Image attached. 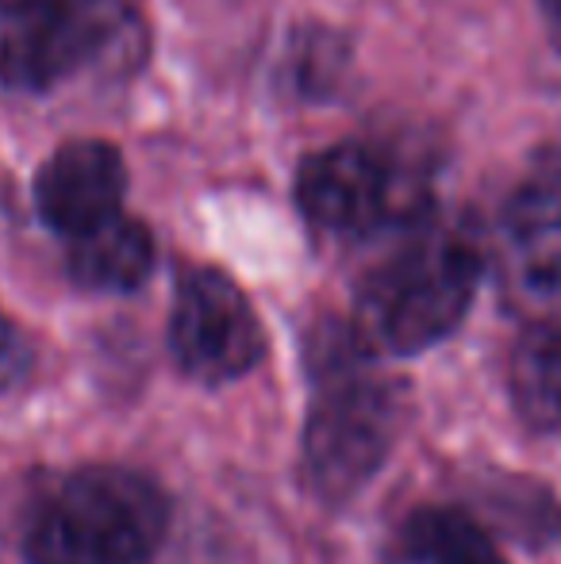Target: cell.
Instances as JSON below:
<instances>
[{"mask_svg":"<svg viewBox=\"0 0 561 564\" xmlns=\"http://www.w3.org/2000/svg\"><path fill=\"white\" fill-rule=\"evenodd\" d=\"M511 403L539 434L561 431V330L531 327L511 354Z\"/></svg>","mask_w":561,"mask_h":564,"instance_id":"cell-11","label":"cell"},{"mask_svg":"<svg viewBox=\"0 0 561 564\" xmlns=\"http://www.w3.org/2000/svg\"><path fill=\"white\" fill-rule=\"evenodd\" d=\"M170 354L201 384H227L255 369L262 357V323L247 292L219 269L188 265L173 292Z\"/></svg>","mask_w":561,"mask_h":564,"instance_id":"cell-6","label":"cell"},{"mask_svg":"<svg viewBox=\"0 0 561 564\" xmlns=\"http://www.w3.org/2000/svg\"><path fill=\"white\" fill-rule=\"evenodd\" d=\"M66 269L77 289L136 292L154 269V235L142 219L116 216L108 224L69 238Z\"/></svg>","mask_w":561,"mask_h":564,"instance_id":"cell-9","label":"cell"},{"mask_svg":"<svg viewBox=\"0 0 561 564\" xmlns=\"http://www.w3.org/2000/svg\"><path fill=\"white\" fill-rule=\"evenodd\" d=\"M500 253V284L511 312L539 330H561V181H527L508 196Z\"/></svg>","mask_w":561,"mask_h":564,"instance_id":"cell-7","label":"cell"},{"mask_svg":"<svg viewBox=\"0 0 561 564\" xmlns=\"http://www.w3.org/2000/svg\"><path fill=\"white\" fill-rule=\"evenodd\" d=\"M147 0H0V85L43 97L136 51Z\"/></svg>","mask_w":561,"mask_h":564,"instance_id":"cell-4","label":"cell"},{"mask_svg":"<svg viewBox=\"0 0 561 564\" xmlns=\"http://www.w3.org/2000/svg\"><path fill=\"white\" fill-rule=\"evenodd\" d=\"M547 4V20H550V28L558 31V39H561V0H542Z\"/></svg>","mask_w":561,"mask_h":564,"instance_id":"cell-13","label":"cell"},{"mask_svg":"<svg viewBox=\"0 0 561 564\" xmlns=\"http://www.w3.org/2000/svg\"><path fill=\"white\" fill-rule=\"evenodd\" d=\"M170 527V503L131 468H77L31 514L28 564H150Z\"/></svg>","mask_w":561,"mask_h":564,"instance_id":"cell-3","label":"cell"},{"mask_svg":"<svg viewBox=\"0 0 561 564\" xmlns=\"http://www.w3.org/2000/svg\"><path fill=\"white\" fill-rule=\"evenodd\" d=\"M31 365L28 341L20 338V330L8 323V315L0 312V392H8L12 384H20L23 372Z\"/></svg>","mask_w":561,"mask_h":564,"instance_id":"cell-12","label":"cell"},{"mask_svg":"<svg viewBox=\"0 0 561 564\" xmlns=\"http://www.w3.org/2000/svg\"><path fill=\"white\" fill-rule=\"evenodd\" d=\"M31 196H35L39 219L69 242L123 212L128 162L105 139L62 142L35 170Z\"/></svg>","mask_w":561,"mask_h":564,"instance_id":"cell-8","label":"cell"},{"mask_svg":"<svg viewBox=\"0 0 561 564\" xmlns=\"http://www.w3.org/2000/svg\"><path fill=\"white\" fill-rule=\"evenodd\" d=\"M312 408L304 423V468L327 503L354 499L389 460L404 426V388L374 369V354L350 327L312 338Z\"/></svg>","mask_w":561,"mask_h":564,"instance_id":"cell-1","label":"cell"},{"mask_svg":"<svg viewBox=\"0 0 561 564\" xmlns=\"http://www.w3.org/2000/svg\"><path fill=\"white\" fill-rule=\"evenodd\" d=\"M477 235L457 224L412 227V238L362 281L350 330L369 354L412 357L462 327L477 296Z\"/></svg>","mask_w":561,"mask_h":564,"instance_id":"cell-2","label":"cell"},{"mask_svg":"<svg viewBox=\"0 0 561 564\" xmlns=\"http://www.w3.org/2000/svg\"><path fill=\"white\" fill-rule=\"evenodd\" d=\"M296 204L304 219L335 238H374L392 227H420L427 181L374 142H335L304 158L296 173Z\"/></svg>","mask_w":561,"mask_h":564,"instance_id":"cell-5","label":"cell"},{"mask_svg":"<svg viewBox=\"0 0 561 564\" xmlns=\"http://www.w3.org/2000/svg\"><path fill=\"white\" fill-rule=\"evenodd\" d=\"M381 564H508L493 538L454 507L412 511L392 534Z\"/></svg>","mask_w":561,"mask_h":564,"instance_id":"cell-10","label":"cell"}]
</instances>
